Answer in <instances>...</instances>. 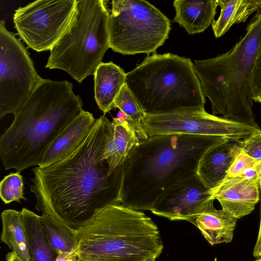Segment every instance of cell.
Returning a JSON list of instances; mask_svg holds the SVG:
<instances>
[{"label":"cell","mask_w":261,"mask_h":261,"mask_svg":"<svg viewBox=\"0 0 261 261\" xmlns=\"http://www.w3.org/2000/svg\"><path fill=\"white\" fill-rule=\"evenodd\" d=\"M114 131L104 114L96 119L81 143L64 158L48 166L32 169L30 191L38 212L57 215L78 230L107 206L121 205L123 165L109 173L103 156Z\"/></svg>","instance_id":"6da1fadb"},{"label":"cell","mask_w":261,"mask_h":261,"mask_svg":"<svg viewBox=\"0 0 261 261\" xmlns=\"http://www.w3.org/2000/svg\"><path fill=\"white\" fill-rule=\"evenodd\" d=\"M227 140L180 134L152 136L141 140L123 164L121 205L150 211L169 189L197 175L199 161L209 148Z\"/></svg>","instance_id":"7a4b0ae2"},{"label":"cell","mask_w":261,"mask_h":261,"mask_svg":"<svg viewBox=\"0 0 261 261\" xmlns=\"http://www.w3.org/2000/svg\"><path fill=\"white\" fill-rule=\"evenodd\" d=\"M83 105L71 83L43 79L1 137L0 158L5 170L20 172L39 166L49 145L84 111Z\"/></svg>","instance_id":"3957f363"},{"label":"cell","mask_w":261,"mask_h":261,"mask_svg":"<svg viewBox=\"0 0 261 261\" xmlns=\"http://www.w3.org/2000/svg\"><path fill=\"white\" fill-rule=\"evenodd\" d=\"M261 41V10L251 18L245 35L227 52L194 60V66L213 115L258 127L252 110L250 80Z\"/></svg>","instance_id":"277c9868"},{"label":"cell","mask_w":261,"mask_h":261,"mask_svg":"<svg viewBox=\"0 0 261 261\" xmlns=\"http://www.w3.org/2000/svg\"><path fill=\"white\" fill-rule=\"evenodd\" d=\"M78 261H148L164 248L160 230L143 211L107 206L77 230Z\"/></svg>","instance_id":"5b68a950"},{"label":"cell","mask_w":261,"mask_h":261,"mask_svg":"<svg viewBox=\"0 0 261 261\" xmlns=\"http://www.w3.org/2000/svg\"><path fill=\"white\" fill-rule=\"evenodd\" d=\"M125 84L147 115L205 110V97L190 58L147 56L126 73Z\"/></svg>","instance_id":"8992f818"},{"label":"cell","mask_w":261,"mask_h":261,"mask_svg":"<svg viewBox=\"0 0 261 261\" xmlns=\"http://www.w3.org/2000/svg\"><path fill=\"white\" fill-rule=\"evenodd\" d=\"M107 2L76 0L72 19L50 50L45 68L63 70L79 83L94 75L110 48Z\"/></svg>","instance_id":"52a82bcc"},{"label":"cell","mask_w":261,"mask_h":261,"mask_svg":"<svg viewBox=\"0 0 261 261\" xmlns=\"http://www.w3.org/2000/svg\"><path fill=\"white\" fill-rule=\"evenodd\" d=\"M108 28L109 44L122 55L155 53L169 37L170 20L144 0H113Z\"/></svg>","instance_id":"ba28073f"},{"label":"cell","mask_w":261,"mask_h":261,"mask_svg":"<svg viewBox=\"0 0 261 261\" xmlns=\"http://www.w3.org/2000/svg\"><path fill=\"white\" fill-rule=\"evenodd\" d=\"M43 80L22 43L0 21V119L14 114Z\"/></svg>","instance_id":"9c48e42d"},{"label":"cell","mask_w":261,"mask_h":261,"mask_svg":"<svg viewBox=\"0 0 261 261\" xmlns=\"http://www.w3.org/2000/svg\"><path fill=\"white\" fill-rule=\"evenodd\" d=\"M76 0H38L15 10L17 35L28 46L40 52L50 50L67 29Z\"/></svg>","instance_id":"30bf717a"},{"label":"cell","mask_w":261,"mask_h":261,"mask_svg":"<svg viewBox=\"0 0 261 261\" xmlns=\"http://www.w3.org/2000/svg\"><path fill=\"white\" fill-rule=\"evenodd\" d=\"M140 126L148 137L180 134L213 136L236 141L261 130L259 127L228 120L208 114L205 110L146 114Z\"/></svg>","instance_id":"8fae6325"},{"label":"cell","mask_w":261,"mask_h":261,"mask_svg":"<svg viewBox=\"0 0 261 261\" xmlns=\"http://www.w3.org/2000/svg\"><path fill=\"white\" fill-rule=\"evenodd\" d=\"M212 199L211 190L196 175L169 189L157 200L150 211L171 221L183 220Z\"/></svg>","instance_id":"7c38bea8"},{"label":"cell","mask_w":261,"mask_h":261,"mask_svg":"<svg viewBox=\"0 0 261 261\" xmlns=\"http://www.w3.org/2000/svg\"><path fill=\"white\" fill-rule=\"evenodd\" d=\"M213 198L218 200L222 209L237 218L250 214L259 199V180L240 176L224 180L211 191Z\"/></svg>","instance_id":"4fadbf2b"},{"label":"cell","mask_w":261,"mask_h":261,"mask_svg":"<svg viewBox=\"0 0 261 261\" xmlns=\"http://www.w3.org/2000/svg\"><path fill=\"white\" fill-rule=\"evenodd\" d=\"M242 151L240 141L227 140L209 148L198 165L197 175L211 191L225 179L232 163Z\"/></svg>","instance_id":"5bb4252c"},{"label":"cell","mask_w":261,"mask_h":261,"mask_svg":"<svg viewBox=\"0 0 261 261\" xmlns=\"http://www.w3.org/2000/svg\"><path fill=\"white\" fill-rule=\"evenodd\" d=\"M214 200H210L197 212L183 220L196 226L212 246L230 243L238 220L223 209H216Z\"/></svg>","instance_id":"9a60e30c"},{"label":"cell","mask_w":261,"mask_h":261,"mask_svg":"<svg viewBox=\"0 0 261 261\" xmlns=\"http://www.w3.org/2000/svg\"><path fill=\"white\" fill-rule=\"evenodd\" d=\"M95 120L92 113L84 110L49 145L39 167L48 166L71 153L88 135Z\"/></svg>","instance_id":"2e32d148"},{"label":"cell","mask_w":261,"mask_h":261,"mask_svg":"<svg viewBox=\"0 0 261 261\" xmlns=\"http://www.w3.org/2000/svg\"><path fill=\"white\" fill-rule=\"evenodd\" d=\"M173 21L190 35L200 33L215 21L217 0H175Z\"/></svg>","instance_id":"e0dca14e"},{"label":"cell","mask_w":261,"mask_h":261,"mask_svg":"<svg viewBox=\"0 0 261 261\" xmlns=\"http://www.w3.org/2000/svg\"><path fill=\"white\" fill-rule=\"evenodd\" d=\"M112 122L114 131L103 151V156L108 161L109 173L123 165L132 149L139 142L135 129L128 123L127 116L120 111Z\"/></svg>","instance_id":"ac0fdd59"},{"label":"cell","mask_w":261,"mask_h":261,"mask_svg":"<svg viewBox=\"0 0 261 261\" xmlns=\"http://www.w3.org/2000/svg\"><path fill=\"white\" fill-rule=\"evenodd\" d=\"M124 70L112 62H101L94 74V98L104 114L114 108V101L125 84Z\"/></svg>","instance_id":"d6986e66"},{"label":"cell","mask_w":261,"mask_h":261,"mask_svg":"<svg viewBox=\"0 0 261 261\" xmlns=\"http://www.w3.org/2000/svg\"><path fill=\"white\" fill-rule=\"evenodd\" d=\"M21 213L31 261H55L59 252L51 246L41 227L39 216L26 208Z\"/></svg>","instance_id":"ffe728a7"},{"label":"cell","mask_w":261,"mask_h":261,"mask_svg":"<svg viewBox=\"0 0 261 261\" xmlns=\"http://www.w3.org/2000/svg\"><path fill=\"white\" fill-rule=\"evenodd\" d=\"M220 14L212 24L216 38L223 36L230 27L245 22L254 12L261 8V0H217Z\"/></svg>","instance_id":"44dd1931"},{"label":"cell","mask_w":261,"mask_h":261,"mask_svg":"<svg viewBox=\"0 0 261 261\" xmlns=\"http://www.w3.org/2000/svg\"><path fill=\"white\" fill-rule=\"evenodd\" d=\"M1 241L24 261H31L21 211L6 210L1 214Z\"/></svg>","instance_id":"7402d4cb"},{"label":"cell","mask_w":261,"mask_h":261,"mask_svg":"<svg viewBox=\"0 0 261 261\" xmlns=\"http://www.w3.org/2000/svg\"><path fill=\"white\" fill-rule=\"evenodd\" d=\"M39 220L50 245L59 253L76 252L77 230L70 228L53 213H42Z\"/></svg>","instance_id":"603a6c76"},{"label":"cell","mask_w":261,"mask_h":261,"mask_svg":"<svg viewBox=\"0 0 261 261\" xmlns=\"http://www.w3.org/2000/svg\"><path fill=\"white\" fill-rule=\"evenodd\" d=\"M113 107L118 108L126 115L127 120L135 129L140 141L148 137L140 126L141 121L146 114L126 84L123 86L116 96L114 101Z\"/></svg>","instance_id":"cb8c5ba5"},{"label":"cell","mask_w":261,"mask_h":261,"mask_svg":"<svg viewBox=\"0 0 261 261\" xmlns=\"http://www.w3.org/2000/svg\"><path fill=\"white\" fill-rule=\"evenodd\" d=\"M20 172H11L6 176L0 183V196L5 204L27 200L23 196L24 184Z\"/></svg>","instance_id":"d4e9b609"},{"label":"cell","mask_w":261,"mask_h":261,"mask_svg":"<svg viewBox=\"0 0 261 261\" xmlns=\"http://www.w3.org/2000/svg\"><path fill=\"white\" fill-rule=\"evenodd\" d=\"M259 161L242 150L233 161L224 180L241 176L246 169L253 166Z\"/></svg>","instance_id":"484cf974"},{"label":"cell","mask_w":261,"mask_h":261,"mask_svg":"<svg viewBox=\"0 0 261 261\" xmlns=\"http://www.w3.org/2000/svg\"><path fill=\"white\" fill-rule=\"evenodd\" d=\"M252 99L261 104V41L250 80Z\"/></svg>","instance_id":"4316f807"},{"label":"cell","mask_w":261,"mask_h":261,"mask_svg":"<svg viewBox=\"0 0 261 261\" xmlns=\"http://www.w3.org/2000/svg\"><path fill=\"white\" fill-rule=\"evenodd\" d=\"M242 150L250 157L261 160V130L240 141Z\"/></svg>","instance_id":"83f0119b"},{"label":"cell","mask_w":261,"mask_h":261,"mask_svg":"<svg viewBox=\"0 0 261 261\" xmlns=\"http://www.w3.org/2000/svg\"><path fill=\"white\" fill-rule=\"evenodd\" d=\"M248 179H260L261 178V160L253 166L246 169L241 175Z\"/></svg>","instance_id":"f1b7e54d"},{"label":"cell","mask_w":261,"mask_h":261,"mask_svg":"<svg viewBox=\"0 0 261 261\" xmlns=\"http://www.w3.org/2000/svg\"><path fill=\"white\" fill-rule=\"evenodd\" d=\"M259 188L260 193L261 195V178L259 179ZM261 200V198H260ZM253 255L255 257H259L261 256V207H260V225L258 231V234L256 240V242L254 247L253 251Z\"/></svg>","instance_id":"f546056e"},{"label":"cell","mask_w":261,"mask_h":261,"mask_svg":"<svg viewBox=\"0 0 261 261\" xmlns=\"http://www.w3.org/2000/svg\"><path fill=\"white\" fill-rule=\"evenodd\" d=\"M76 252L73 253H59L55 261H78Z\"/></svg>","instance_id":"4dcf8cb0"},{"label":"cell","mask_w":261,"mask_h":261,"mask_svg":"<svg viewBox=\"0 0 261 261\" xmlns=\"http://www.w3.org/2000/svg\"><path fill=\"white\" fill-rule=\"evenodd\" d=\"M6 261H24L14 251L8 252L6 256Z\"/></svg>","instance_id":"1f68e13d"},{"label":"cell","mask_w":261,"mask_h":261,"mask_svg":"<svg viewBox=\"0 0 261 261\" xmlns=\"http://www.w3.org/2000/svg\"><path fill=\"white\" fill-rule=\"evenodd\" d=\"M156 259V258H152V259L149 260L148 261H155Z\"/></svg>","instance_id":"d6a6232c"},{"label":"cell","mask_w":261,"mask_h":261,"mask_svg":"<svg viewBox=\"0 0 261 261\" xmlns=\"http://www.w3.org/2000/svg\"><path fill=\"white\" fill-rule=\"evenodd\" d=\"M255 261H261V258H259V259H257V260H255Z\"/></svg>","instance_id":"836d02e7"},{"label":"cell","mask_w":261,"mask_h":261,"mask_svg":"<svg viewBox=\"0 0 261 261\" xmlns=\"http://www.w3.org/2000/svg\"><path fill=\"white\" fill-rule=\"evenodd\" d=\"M214 261H217V258H215Z\"/></svg>","instance_id":"e575fe53"}]
</instances>
